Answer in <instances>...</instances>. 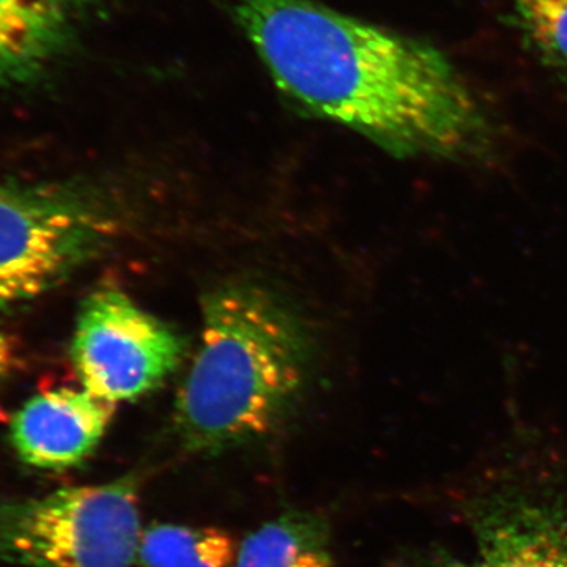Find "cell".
Segmentation results:
<instances>
[{"label":"cell","mask_w":567,"mask_h":567,"mask_svg":"<svg viewBox=\"0 0 567 567\" xmlns=\"http://www.w3.org/2000/svg\"><path fill=\"white\" fill-rule=\"evenodd\" d=\"M509 7L525 50L567 84V0H509Z\"/></svg>","instance_id":"obj_11"},{"label":"cell","mask_w":567,"mask_h":567,"mask_svg":"<svg viewBox=\"0 0 567 567\" xmlns=\"http://www.w3.org/2000/svg\"><path fill=\"white\" fill-rule=\"evenodd\" d=\"M235 567H334L327 522L287 511L245 537Z\"/></svg>","instance_id":"obj_8"},{"label":"cell","mask_w":567,"mask_h":567,"mask_svg":"<svg viewBox=\"0 0 567 567\" xmlns=\"http://www.w3.org/2000/svg\"><path fill=\"white\" fill-rule=\"evenodd\" d=\"M22 364V354L18 342L10 334L0 331V382L13 375Z\"/></svg>","instance_id":"obj_13"},{"label":"cell","mask_w":567,"mask_h":567,"mask_svg":"<svg viewBox=\"0 0 567 567\" xmlns=\"http://www.w3.org/2000/svg\"><path fill=\"white\" fill-rule=\"evenodd\" d=\"M431 567H476L475 563L461 561V559L447 558L435 563Z\"/></svg>","instance_id":"obj_14"},{"label":"cell","mask_w":567,"mask_h":567,"mask_svg":"<svg viewBox=\"0 0 567 567\" xmlns=\"http://www.w3.org/2000/svg\"><path fill=\"white\" fill-rule=\"evenodd\" d=\"M114 223L73 186L0 183V308L35 300L102 251Z\"/></svg>","instance_id":"obj_4"},{"label":"cell","mask_w":567,"mask_h":567,"mask_svg":"<svg viewBox=\"0 0 567 567\" xmlns=\"http://www.w3.org/2000/svg\"><path fill=\"white\" fill-rule=\"evenodd\" d=\"M268 76L300 110L402 158L491 162L498 126L445 52L316 0H229Z\"/></svg>","instance_id":"obj_1"},{"label":"cell","mask_w":567,"mask_h":567,"mask_svg":"<svg viewBox=\"0 0 567 567\" xmlns=\"http://www.w3.org/2000/svg\"><path fill=\"white\" fill-rule=\"evenodd\" d=\"M476 567H567V511L543 499L507 498L481 514Z\"/></svg>","instance_id":"obj_7"},{"label":"cell","mask_w":567,"mask_h":567,"mask_svg":"<svg viewBox=\"0 0 567 567\" xmlns=\"http://www.w3.org/2000/svg\"><path fill=\"white\" fill-rule=\"evenodd\" d=\"M137 477L0 503V559L25 567H132L142 532Z\"/></svg>","instance_id":"obj_3"},{"label":"cell","mask_w":567,"mask_h":567,"mask_svg":"<svg viewBox=\"0 0 567 567\" xmlns=\"http://www.w3.org/2000/svg\"><path fill=\"white\" fill-rule=\"evenodd\" d=\"M308 365L303 327L276 295L254 284L213 290L175 399L178 442L215 456L271 434L297 404Z\"/></svg>","instance_id":"obj_2"},{"label":"cell","mask_w":567,"mask_h":567,"mask_svg":"<svg viewBox=\"0 0 567 567\" xmlns=\"http://www.w3.org/2000/svg\"><path fill=\"white\" fill-rule=\"evenodd\" d=\"M114 413L115 404L85 390L43 391L14 413L11 443L25 464L63 472L95 453Z\"/></svg>","instance_id":"obj_6"},{"label":"cell","mask_w":567,"mask_h":567,"mask_svg":"<svg viewBox=\"0 0 567 567\" xmlns=\"http://www.w3.org/2000/svg\"><path fill=\"white\" fill-rule=\"evenodd\" d=\"M89 0H0L2 17L76 24Z\"/></svg>","instance_id":"obj_12"},{"label":"cell","mask_w":567,"mask_h":567,"mask_svg":"<svg viewBox=\"0 0 567 567\" xmlns=\"http://www.w3.org/2000/svg\"><path fill=\"white\" fill-rule=\"evenodd\" d=\"M74 25L0 14V87L24 84L40 76L66 50Z\"/></svg>","instance_id":"obj_9"},{"label":"cell","mask_w":567,"mask_h":567,"mask_svg":"<svg viewBox=\"0 0 567 567\" xmlns=\"http://www.w3.org/2000/svg\"><path fill=\"white\" fill-rule=\"evenodd\" d=\"M237 554L224 529L162 524L142 532L137 561L142 567H233Z\"/></svg>","instance_id":"obj_10"},{"label":"cell","mask_w":567,"mask_h":567,"mask_svg":"<svg viewBox=\"0 0 567 567\" xmlns=\"http://www.w3.org/2000/svg\"><path fill=\"white\" fill-rule=\"evenodd\" d=\"M185 357L177 331L114 289L92 293L78 315L71 358L82 390L117 405L163 385Z\"/></svg>","instance_id":"obj_5"}]
</instances>
